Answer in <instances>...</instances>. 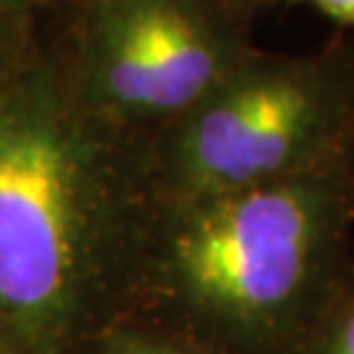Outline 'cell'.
I'll return each mask as SVG.
<instances>
[{
	"instance_id": "6da1fadb",
	"label": "cell",
	"mask_w": 354,
	"mask_h": 354,
	"mask_svg": "<svg viewBox=\"0 0 354 354\" xmlns=\"http://www.w3.org/2000/svg\"><path fill=\"white\" fill-rule=\"evenodd\" d=\"M155 189L147 140L82 100L58 26L0 82V317L37 354L127 320Z\"/></svg>"
},
{
	"instance_id": "7a4b0ae2",
	"label": "cell",
	"mask_w": 354,
	"mask_h": 354,
	"mask_svg": "<svg viewBox=\"0 0 354 354\" xmlns=\"http://www.w3.org/2000/svg\"><path fill=\"white\" fill-rule=\"evenodd\" d=\"M352 266L344 160L250 189L155 197L127 320L194 354H299Z\"/></svg>"
},
{
	"instance_id": "3957f363",
	"label": "cell",
	"mask_w": 354,
	"mask_h": 354,
	"mask_svg": "<svg viewBox=\"0 0 354 354\" xmlns=\"http://www.w3.org/2000/svg\"><path fill=\"white\" fill-rule=\"evenodd\" d=\"M354 137V37L315 50L254 48L189 113L147 140L155 197L187 200L307 176Z\"/></svg>"
},
{
	"instance_id": "277c9868",
	"label": "cell",
	"mask_w": 354,
	"mask_h": 354,
	"mask_svg": "<svg viewBox=\"0 0 354 354\" xmlns=\"http://www.w3.org/2000/svg\"><path fill=\"white\" fill-rule=\"evenodd\" d=\"M48 13L82 100L140 140L189 113L257 48V13L228 0H105Z\"/></svg>"
},
{
	"instance_id": "5b68a950",
	"label": "cell",
	"mask_w": 354,
	"mask_h": 354,
	"mask_svg": "<svg viewBox=\"0 0 354 354\" xmlns=\"http://www.w3.org/2000/svg\"><path fill=\"white\" fill-rule=\"evenodd\" d=\"M299 354H354V266L310 328Z\"/></svg>"
},
{
	"instance_id": "8992f818",
	"label": "cell",
	"mask_w": 354,
	"mask_h": 354,
	"mask_svg": "<svg viewBox=\"0 0 354 354\" xmlns=\"http://www.w3.org/2000/svg\"><path fill=\"white\" fill-rule=\"evenodd\" d=\"M87 354H194L176 339L142 323H118L108 328Z\"/></svg>"
},
{
	"instance_id": "52a82bcc",
	"label": "cell",
	"mask_w": 354,
	"mask_h": 354,
	"mask_svg": "<svg viewBox=\"0 0 354 354\" xmlns=\"http://www.w3.org/2000/svg\"><path fill=\"white\" fill-rule=\"evenodd\" d=\"M42 11L29 13H0V82L24 64L37 42Z\"/></svg>"
},
{
	"instance_id": "ba28073f",
	"label": "cell",
	"mask_w": 354,
	"mask_h": 354,
	"mask_svg": "<svg viewBox=\"0 0 354 354\" xmlns=\"http://www.w3.org/2000/svg\"><path fill=\"white\" fill-rule=\"evenodd\" d=\"M273 6H307L313 11L328 16L342 32L354 37V0H266V8Z\"/></svg>"
},
{
	"instance_id": "9c48e42d",
	"label": "cell",
	"mask_w": 354,
	"mask_h": 354,
	"mask_svg": "<svg viewBox=\"0 0 354 354\" xmlns=\"http://www.w3.org/2000/svg\"><path fill=\"white\" fill-rule=\"evenodd\" d=\"M0 354H37V352L0 317Z\"/></svg>"
},
{
	"instance_id": "30bf717a",
	"label": "cell",
	"mask_w": 354,
	"mask_h": 354,
	"mask_svg": "<svg viewBox=\"0 0 354 354\" xmlns=\"http://www.w3.org/2000/svg\"><path fill=\"white\" fill-rule=\"evenodd\" d=\"M105 0H42V11H79Z\"/></svg>"
},
{
	"instance_id": "8fae6325",
	"label": "cell",
	"mask_w": 354,
	"mask_h": 354,
	"mask_svg": "<svg viewBox=\"0 0 354 354\" xmlns=\"http://www.w3.org/2000/svg\"><path fill=\"white\" fill-rule=\"evenodd\" d=\"M42 11V0H0V13Z\"/></svg>"
},
{
	"instance_id": "7c38bea8",
	"label": "cell",
	"mask_w": 354,
	"mask_h": 354,
	"mask_svg": "<svg viewBox=\"0 0 354 354\" xmlns=\"http://www.w3.org/2000/svg\"><path fill=\"white\" fill-rule=\"evenodd\" d=\"M344 168H346V178H349V187H352V197H354V137L346 147V155H344Z\"/></svg>"
},
{
	"instance_id": "4fadbf2b",
	"label": "cell",
	"mask_w": 354,
	"mask_h": 354,
	"mask_svg": "<svg viewBox=\"0 0 354 354\" xmlns=\"http://www.w3.org/2000/svg\"><path fill=\"white\" fill-rule=\"evenodd\" d=\"M228 3H234V6H241V8H247V11H263L266 8V0H228Z\"/></svg>"
}]
</instances>
